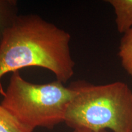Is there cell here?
Returning a JSON list of instances; mask_svg holds the SVG:
<instances>
[{
	"mask_svg": "<svg viewBox=\"0 0 132 132\" xmlns=\"http://www.w3.org/2000/svg\"><path fill=\"white\" fill-rule=\"evenodd\" d=\"M73 97L64 122L73 129L94 132H132V90L122 81L95 85L85 81L70 85Z\"/></svg>",
	"mask_w": 132,
	"mask_h": 132,
	"instance_id": "cell-2",
	"label": "cell"
},
{
	"mask_svg": "<svg viewBox=\"0 0 132 132\" xmlns=\"http://www.w3.org/2000/svg\"><path fill=\"white\" fill-rule=\"evenodd\" d=\"M71 36L35 14L18 15L3 32L0 43V94L3 76L29 67L45 69L65 84L74 75Z\"/></svg>",
	"mask_w": 132,
	"mask_h": 132,
	"instance_id": "cell-1",
	"label": "cell"
},
{
	"mask_svg": "<svg viewBox=\"0 0 132 132\" xmlns=\"http://www.w3.org/2000/svg\"><path fill=\"white\" fill-rule=\"evenodd\" d=\"M118 56L122 67L132 76V28L123 34L119 47Z\"/></svg>",
	"mask_w": 132,
	"mask_h": 132,
	"instance_id": "cell-5",
	"label": "cell"
},
{
	"mask_svg": "<svg viewBox=\"0 0 132 132\" xmlns=\"http://www.w3.org/2000/svg\"><path fill=\"white\" fill-rule=\"evenodd\" d=\"M99 132H108V131H107L106 130H101V131H100Z\"/></svg>",
	"mask_w": 132,
	"mask_h": 132,
	"instance_id": "cell-9",
	"label": "cell"
},
{
	"mask_svg": "<svg viewBox=\"0 0 132 132\" xmlns=\"http://www.w3.org/2000/svg\"><path fill=\"white\" fill-rule=\"evenodd\" d=\"M16 0H0V43L3 32L18 15Z\"/></svg>",
	"mask_w": 132,
	"mask_h": 132,
	"instance_id": "cell-6",
	"label": "cell"
},
{
	"mask_svg": "<svg viewBox=\"0 0 132 132\" xmlns=\"http://www.w3.org/2000/svg\"><path fill=\"white\" fill-rule=\"evenodd\" d=\"M115 14L116 28L124 34L132 28V0H108Z\"/></svg>",
	"mask_w": 132,
	"mask_h": 132,
	"instance_id": "cell-4",
	"label": "cell"
},
{
	"mask_svg": "<svg viewBox=\"0 0 132 132\" xmlns=\"http://www.w3.org/2000/svg\"><path fill=\"white\" fill-rule=\"evenodd\" d=\"M0 132H32L0 104Z\"/></svg>",
	"mask_w": 132,
	"mask_h": 132,
	"instance_id": "cell-7",
	"label": "cell"
},
{
	"mask_svg": "<svg viewBox=\"0 0 132 132\" xmlns=\"http://www.w3.org/2000/svg\"><path fill=\"white\" fill-rule=\"evenodd\" d=\"M74 90L56 80L34 84L13 72L3 94L1 105L31 131L37 127L52 129L64 122L66 110Z\"/></svg>",
	"mask_w": 132,
	"mask_h": 132,
	"instance_id": "cell-3",
	"label": "cell"
},
{
	"mask_svg": "<svg viewBox=\"0 0 132 132\" xmlns=\"http://www.w3.org/2000/svg\"><path fill=\"white\" fill-rule=\"evenodd\" d=\"M74 132H94L91 130L88 129H85V128H81V129H77L74 130Z\"/></svg>",
	"mask_w": 132,
	"mask_h": 132,
	"instance_id": "cell-8",
	"label": "cell"
}]
</instances>
